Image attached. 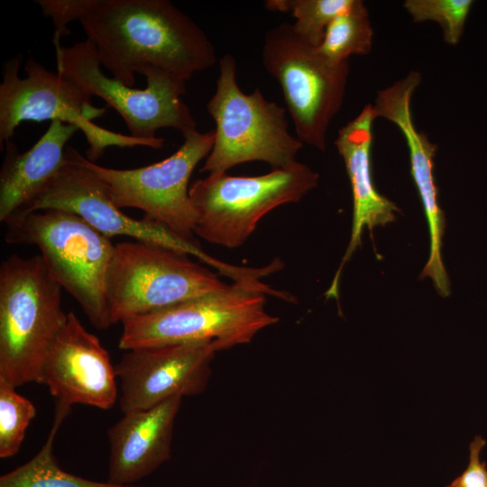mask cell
Returning <instances> with one entry per match:
<instances>
[{
	"label": "cell",
	"instance_id": "obj_1",
	"mask_svg": "<svg viewBox=\"0 0 487 487\" xmlns=\"http://www.w3.org/2000/svg\"><path fill=\"white\" fill-rule=\"evenodd\" d=\"M54 25L53 44L79 23L101 66L128 87L149 68L187 81L216 62L206 32L169 0H35Z\"/></svg>",
	"mask_w": 487,
	"mask_h": 487
},
{
	"label": "cell",
	"instance_id": "obj_2",
	"mask_svg": "<svg viewBox=\"0 0 487 487\" xmlns=\"http://www.w3.org/2000/svg\"><path fill=\"white\" fill-rule=\"evenodd\" d=\"M266 294L288 299L259 278H250L214 293L132 317L122 322L118 347L128 351L217 341L225 350L248 344L279 320L266 311Z\"/></svg>",
	"mask_w": 487,
	"mask_h": 487
},
{
	"label": "cell",
	"instance_id": "obj_3",
	"mask_svg": "<svg viewBox=\"0 0 487 487\" xmlns=\"http://www.w3.org/2000/svg\"><path fill=\"white\" fill-rule=\"evenodd\" d=\"M8 244H32L55 281L79 304L99 330L112 326L107 279L115 244L78 216L46 209L20 213L5 223Z\"/></svg>",
	"mask_w": 487,
	"mask_h": 487
},
{
	"label": "cell",
	"instance_id": "obj_4",
	"mask_svg": "<svg viewBox=\"0 0 487 487\" xmlns=\"http://www.w3.org/2000/svg\"><path fill=\"white\" fill-rule=\"evenodd\" d=\"M67 316L61 287L41 255L6 257L0 266V380L16 388L40 383Z\"/></svg>",
	"mask_w": 487,
	"mask_h": 487
},
{
	"label": "cell",
	"instance_id": "obj_5",
	"mask_svg": "<svg viewBox=\"0 0 487 487\" xmlns=\"http://www.w3.org/2000/svg\"><path fill=\"white\" fill-rule=\"evenodd\" d=\"M216 124L214 142L200 172H226L249 161L275 169L295 166L303 143L289 132L284 107L267 100L256 88L244 93L236 80V62L230 54L219 61L216 88L207 104Z\"/></svg>",
	"mask_w": 487,
	"mask_h": 487
},
{
	"label": "cell",
	"instance_id": "obj_6",
	"mask_svg": "<svg viewBox=\"0 0 487 487\" xmlns=\"http://www.w3.org/2000/svg\"><path fill=\"white\" fill-rule=\"evenodd\" d=\"M21 53L3 63L0 83V148L12 140L16 128L25 121H60L77 126L88 143L86 158L96 162L111 146L152 149L164 147L165 139L150 142L115 133L93 122L106 114L107 107H96L91 96L60 72H53L31 56L21 78Z\"/></svg>",
	"mask_w": 487,
	"mask_h": 487
},
{
	"label": "cell",
	"instance_id": "obj_7",
	"mask_svg": "<svg viewBox=\"0 0 487 487\" xmlns=\"http://www.w3.org/2000/svg\"><path fill=\"white\" fill-rule=\"evenodd\" d=\"M317 181L318 174L300 162L253 177L209 173L188 190L197 217L195 234L210 244L238 247L262 216L283 204L299 201Z\"/></svg>",
	"mask_w": 487,
	"mask_h": 487
},
{
	"label": "cell",
	"instance_id": "obj_8",
	"mask_svg": "<svg viewBox=\"0 0 487 487\" xmlns=\"http://www.w3.org/2000/svg\"><path fill=\"white\" fill-rule=\"evenodd\" d=\"M262 61L281 87L297 138L325 151L326 131L345 98L348 61L330 62L289 23L266 32Z\"/></svg>",
	"mask_w": 487,
	"mask_h": 487
},
{
	"label": "cell",
	"instance_id": "obj_9",
	"mask_svg": "<svg viewBox=\"0 0 487 487\" xmlns=\"http://www.w3.org/2000/svg\"><path fill=\"white\" fill-rule=\"evenodd\" d=\"M228 285L187 254L156 244H115L107 279L111 324L214 293Z\"/></svg>",
	"mask_w": 487,
	"mask_h": 487
},
{
	"label": "cell",
	"instance_id": "obj_10",
	"mask_svg": "<svg viewBox=\"0 0 487 487\" xmlns=\"http://www.w3.org/2000/svg\"><path fill=\"white\" fill-rule=\"evenodd\" d=\"M57 71L75 82L89 96H96L115 109L124 120L129 135L136 139L160 142L156 133L173 128L185 134L197 129L188 106L180 99L186 93L185 80L156 68L142 75L143 89L128 87L106 76L93 44L81 41L55 51Z\"/></svg>",
	"mask_w": 487,
	"mask_h": 487
},
{
	"label": "cell",
	"instance_id": "obj_11",
	"mask_svg": "<svg viewBox=\"0 0 487 487\" xmlns=\"http://www.w3.org/2000/svg\"><path fill=\"white\" fill-rule=\"evenodd\" d=\"M181 146L168 158L148 166L119 170L88 161L72 147L76 159L103 182L114 203L144 212L145 218L194 242L196 213L188 182L196 166L212 150L214 131L183 134Z\"/></svg>",
	"mask_w": 487,
	"mask_h": 487
},
{
	"label": "cell",
	"instance_id": "obj_12",
	"mask_svg": "<svg viewBox=\"0 0 487 487\" xmlns=\"http://www.w3.org/2000/svg\"><path fill=\"white\" fill-rule=\"evenodd\" d=\"M65 158L66 161L59 171L16 214L46 209L71 212L110 238L129 236L137 241L156 244L193 255L226 275L232 272L234 266L207 255L197 243L183 239L145 217L138 220L122 212L100 179L76 159L72 146L67 147Z\"/></svg>",
	"mask_w": 487,
	"mask_h": 487
},
{
	"label": "cell",
	"instance_id": "obj_13",
	"mask_svg": "<svg viewBox=\"0 0 487 487\" xmlns=\"http://www.w3.org/2000/svg\"><path fill=\"white\" fill-rule=\"evenodd\" d=\"M223 348L217 341L193 342L125 351L115 366L124 414L152 408L175 397L201 394L211 362Z\"/></svg>",
	"mask_w": 487,
	"mask_h": 487
},
{
	"label": "cell",
	"instance_id": "obj_14",
	"mask_svg": "<svg viewBox=\"0 0 487 487\" xmlns=\"http://www.w3.org/2000/svg\"><path fill=\"white\" fill-rule=\"evenodd\" d=\"M115 368L98 337L73 312L51 344L40 383L57 401L109 409L118 399Z\"/></svg>",
	"mask_w": 487,
	"mask_h": 487
},
{
	"label": "cell",
	"instance_id": "obj_15",
	"mask_svg": "<svg viewBox=\"0 0 487 487\" xmlns=\"http://www.w3.org/2000/svg\"><path fill=\"white\" fill-rule=\"evenodd\" d=\"M420 81L419 72H409L405 78L380 90L372 108L376 118L383 117L392 122L406 140L410 175L423 206L430 238L428 259L419 278L429 277L437 293L446 298L451 290L441 253L446 219L438 203V189L434 175L433 159L436 145L424 133L416 129L411 113V97Z\"/></svg>",
	"mask_w": 487,
	"mask_h": 487
},
{
	"label": "cell",
	"instance_id": "obj_16",
	"mask_svg": "<svg viewBox=\"0 0 487 487\" xmlns=\"http://www.w3.org/2000/svg\"><path fill=\"white\" fill-rule=\"evenodd\" d=\"M181 397L124 413L107 431L108 482L133 485L170 459Z\"/></svg>",
	"mask_w": 487,
	"mask_h": 487
},
{
	"label": "cell",
	"instance_id": "obj_17",
	"mask_svg": "<svg viewBox=\"0 0 487 487\" xmlns=\"http://www.w3.org/2000/svg\"><path fill=\"white\" fill-rule=\"evenodd\" d=\"M376 119L372 105H366L360 114L338 132L335 144L342 156L350 179L353 194V225L345 253L334 277L326 298L338 297L342 270L362 243L365 226L372 232L377 225L384 226L396 218L397 206L381 195L372 182L371 151L372 123Z\"/></svg>",
	"mask_w": 487,
	"mask_h": 487
},
{
	"label": "cell",
	"instance_id": "obj_18",
	"mask_svg": "<svg viewBox=\"0 0 487 487\" xmlns=\"http://www.w3.org/2000/svg\"><path fill=\"white\" fill-rule=\"evenodd\" d=\"M79 129L51 122L44 134L24 152L12 140L5 142L0 170V221L24 208L66 161L67 142Z\"/></svg>",
	"mask_w": 487,
	"mask_h": 487
},
{
	"label": "cell",
	"instance_id": "obj_19",
	"mask_svg": "<svg viewBox=\"0 0 487 487\" xmlns=\"http://www.w3.org/2000/svg\"><path fill=\"white\" fill-rule=\"evenodd\" d=\"M71 405L57 401L53 424L40 451L28 462L3 474L0 487H144L96 482L64 471L54 455V442Z\"/></svg>",
	"mask_w": 487,
	"mask_h": 487
},
{
	"label": "cell",
	"instance_id": "obj_20",
	"mask_svg": "<svg viewBox=\"0 0 487 487\" xmlns=\"http://www.w3.org/2000/svg\"><path fill=\"white\" fill-rule=\"evenodd\" d=\"M372 36L367 8L363 1L354 0L330 23L317 48L330 62L341 63L352 55H367L372 48Z\"/></svg>",
	"mask_w": 487,
	"mask_h": 487
},
{
	"label": "cell",
	"instance_id": "obj_21",
	"mask_svg": "<svg viewBox=\"0 0 487 487\" xmlns=\"http://www.w3.org/2000/svg\"><path fill=\"white\" fill-rule=\"evenodd\" d=\"M354 0H267L272 12L290 13L296 19L295 32L312 46L318 47L330 23L345 11Z\"/></svg>",
	"mask_w": 487,
	"mask_h": 487
},
{
	"label": "cell",
	"instance_id": "obj_22",
	"mask_svg": "<svg viewBox=\"0 0 487 487\" xmlns=\"http://www.w3.org/2000/svg\"><path fill=\"white\" fill-rule=\"evenodd\" d=\"M36 415L33 403L16 391V387L0 380V457L16 455L27 427Z\"/></svg>",
	"mask_w": 487,
	"mask_h": 487
},
{
	"label": "cell",
	"instance_id": "obj_23",
	"mask_svg": "<svg viewBox=\"0 0 487 487\" xmlns=\"http://www.w3.org/2000/svg\"><path fill=\"white\" fill-rule=\"evenodd\" d=\"M472 0H407L403 5L414 22L434 21L443 30L444 41L455 45L459 42Z\"/></svg>",
	"mask_w": 487,
	"mask_h": 487
},
{
	"label": "cell",
	"instance_id": "obj_24",
	"mask_svg": "<svg viewBox=\"0 0 487 487\" xmlns=\"http://www.w3.org/2000/svg\"><path fill=\"white\" fill-rule=\"evenodd\" d=\"M486 440L475 436L469 446V462L465 470L446 487H487V468L480 454Z\"/></svg>",
	"mask_w": 487,
	"mask_h": 487
}]
</instances>
